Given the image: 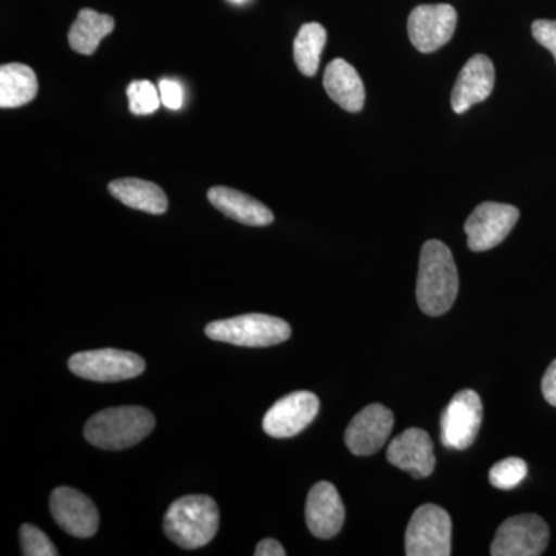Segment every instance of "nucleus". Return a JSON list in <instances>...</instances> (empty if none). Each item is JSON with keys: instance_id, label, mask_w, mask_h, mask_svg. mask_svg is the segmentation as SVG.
Here are the masks:
<instances>
[{"instance_id": "11", "label": "nucleus", "mask_w": 556, "mask_h": 556, "mask_svg": "<svg viewBox=\"0 0 556 556\" xmlns=\"http://www.w3.org/2000/svg\"><path fill=\"white\" fill-rule=\"evenodd\" d=\"M320 402L309 391H295L281 397L268 409L263 419V430L270 438L298 437L316 419Z\"/></svg>"}, {"instance_id": "21", "label": "nucleus", "mask_w": 556, "mask_h": 556, "mask_svg": "<svg viewBox=\"0 0 556 556\" xmlns=\"http://www.w3.org/2000/svg\"><path fill=\"white\" fill-rule=\"evenodd\" d=\"M113 30H115V21L109 14H101L90 9L80 10L68 31L70 47L76 53L91 56L100 47L101 40Z\"/></svg>"}, {"instance_id": "23", "label": "nucleus", "mask_w": 556, "mask_h": 556, "mask_svg": "<svg viewBox=\"0 0 556 556\" xmlns=\"http://www.w3.org/2000/svg\"><path fill=\"white\" fill-rule=\"evenodd\" d=\"M526 460L519 457H507V459L500 460L490 470L489 479L490 484L501 490H511L521 484L527 477Z\"/></svg>"}, {"instance_id": "30", "label": "nucleus", "mask_w": 556, "mask_h": 556, "mask_svg": "<svg viewBox=\"0 0 556 556\" xmlns=\"http://www.w3.org/2000/svg\"><path fill=\"white\" fill-rule=\"evenodd\" d=\"M232 2H244V0H232Z\"/></svg>"}, {"instance_id": "20", "label": "nucleus", "mask_w": 556, "mask_h": 556, "mask_svg": "<svg viewBox=\"0 0 556 556\" xmlns=\"http://www.w3.org/2000/svg\"><path fill=\"white\" fill-rule=\"evenodd\" d=\"M38 90L35 70L28 65L13 62L0 67V108H22L35 100Z\"/></svg>"}, {"instance_id": "17", "label": "nucleus", "mask_w": 556, "mask_h": 556, "mask_svg": "<svg viewBox=\"0 0 556 556\" xmlns=\"http://www.w3.org/2000/svg\"><path fill=\"white\" fill-rule=\"evenodd\" d=\"M207 199L222 214L236 219L241 225L262 228L274 222V214L269 207L239 190L215 186L208 189Z\"/></svg>"}, {"instance_id": "14", "label": "nucleus", "mask_w": 556, "mask_h": 556, "mask_svg": "<svg viewBox=\"0 0 556 556\" xmlns=\"http://www.w3.org/2000/svg\"><path fill=\"white\" fill-rule=\"evenodd\" d=\"M387 459L413 478L430 477L437 467L433 441L420 428H408L394 438L388 447Z\"/></svg>"}, {"instance_id": "10", "label": "nucleus", "mask_w": 556, "mask_h": 556, "mask_svg": "<svg viewBox=\"0 0 556 556\" xmlns=\"http://www.w3.org/2000/svg\"><path fill=\"white\" fill-rule=\"evenodd\" d=\"M457 13L448 3L419 5L409 13L408 36L420 53H434L455 35Z\"/></svg>"}, {"instance_id": "5", "label": "nucleus", "mask_w": 556, "mask_h": 556, "mask_svg": "<svg viewBox=\"0 0 556 556\" xmlns=\"http://www.w3.org/2000/svg\"><path fill=\"white\" fill-rule=\"evenodd\" d=\"M452 519L444 508L426 504L417 508L405 533L408 556L452 555Z\"/></svg>"}, {"instance_id": "26", "label": "nucleus", "mask_w": 556, "mask_h": 556, "mask_svg": "<svg viewBox=\"0 0 556 556\" xmlns=\"http://www.w3.org/2000/svg\"><path fill=\"white\" fill-rule=\"evenodd\" d=\"M532 35L540 46L554 54L556 61V21L540 20L533 22Z\"/></svg>"}, {"instance_id": "12", "label": "nucleus", "mask_w": 556, "mask_h": 556, "mask_svg": "<svg viewBox=\"0 0 556 556\" xmlns=\"http://www.w3.org/2000/svg\"><path fill=\"white\" fill-rule=\"evenodd\" d=\"M54 521L75 538H91L100 527V514L93 501L72 486H58L50 497Z\"/></svg>"}, {"instance_id": "7", "label": "nucleus", "mask_w": 556, "mask_h": 556, "mask_svg": "<svg viewBox=\"0 0 556 556\" xmlns=\"http://www.w3.org/2000/svg\"><path fill=\"white\" fill-rule=\"evenodd\" d=\"M548 526L538 515L508 518L497 529L490 554L493 556H540L547 548Z\"/></svg>"}, {"instance_id": "29", "label": "nucleus", "mask_w": 556, "mask_h": 556, "mask_svg": "<svg viewBox=\"0 0 556 556\" xmlns=\"http://www.w3.org/2000/svg\"><path fill=\"white\" fill-rule=\"evenodd\" d=\"M283 546L273 538H266V540L260 541L257 548H255V556H285Z\"/></svg>"}, {"instance_id": "28", "label": "nucleus", "mask_w": 556, "mask_h": 556, "mask_svg": "<svg viewBox=\"0 0 556 556\" xmlns=\"http://www.w3.org/2000/svg\"><path fill=\"white\" fill-rule=\"evenodd\" d=\"M541 388H543L544 399L556 407V361L552 362L551 367L547 368Z\"/></svg>"}, {"instance_id": "15", "label": "nucleus", "mask_w": 556, "mask_h": 556, "mask_svg": "<svg viewBox=\"0 0 556 556\" xmlns=\"http://www.w3.org/2000/svg\"><path fill=\"white\" fill-rule=\"evenodd\" d=\"M495 87V65L485 54L470 58L460 70L452 91V109L463 115L479 102H484Z\"/></svg>"}, {"instance_id": "13", "label": "nucleus", "mask_w": 556, "mask_h": 556, "mask_svg": "<svg viewBox=\"0 0 556 556\" xmlns=\"http://www.w3.org/2000/svg\"><path fill=\"white\" fill-rule=\"evenodd\" d=\"M394 416L382 404H371L351 420L345 431L346 447L356 456L375 455L393 431Z\"/></svg>"}, {"instance_id": "1", "label": "nucleus", "mask_w": 556, "mask_h": 556, "mask_svg": "<svg viewBox=\"0 0 556 556\" xmlns=\"http://www.w3.org/2000/svg\"><path fill=\"white\" fill-rule=\"evenodd\" d=\"M459 291V274L447 244L427 241L420 251L416 299L427 316H444L452 309Z\"/></svg>"}, {"instance_id": "16", "label": "nucleus", "mask_w": 556, "mask_h": 556, "mask_svg": "<svg viewBox=\"0 0 556 556\" xmlns=\"http://www.w3.org/2000/svg\"><path fill=\"white\" fill-rule=\"evenodd\" d=\"M305 517L311 533L320 540L334 538L342 530L345 522V507L338 489L331 482H317L309 490Z\"/></svg>"}, {"instance_id": "9", "label": "nucleus", "mask_w": 556, "mask_h": 556, "mask_svg": "<svg viewBox=\"0 0 556 556\" xmlns=\"http://www.w3.org/2000/svg\"><path fill=\"white\" fill-rule=\"evenodd\" d=\"M481 397L477 391L463 390L450 401L441 416V441L444 447L466 450L473 444L482 422Z\"/></svg>"}, {"instance_id": "18", "label": "nucleus", "mask_w": 556, "mask_h": 556, "mask_svg": "<svg viewBox=\"0 0 556 556\" xmlns=\"http://www.w3.org/2000/svg\"><path fill=\"white\" fill-rule=\"evenodd\" d=\"M324 87L328 97L343 110L361 112L365 104V87L357 70L345 60L329 62L324 75Z\"/></svg>"}, {"instance_id": "24", "label": "nucleus", "mask_w": 556, "mask_h": 556, "mask_svg": "<svg viewBox=\"0 0 556 556\" xmlns=\"http://www.w3.org/2000/svg\"><path fill=\"white\" fill-rule=\"evenodd\" d=\"M127 97H129V109L134 115H150L160 109V90L155 89L150 80H134L127 87Z\"/></svg>"}, {"instance_id": "6", "label": "nucleus", "mask_w": 556, "mask_h": 556, "mask_svg": "<svg viewBox=\"0 0 556 556\" xmlns=\"http://www.w3.org/2000/svg\"><path fill=\"white\" fill-rule=\"evenodd\" d=\"M68 368L80 379L93 382H119L138 378L146 369V362L130 351L105 350L83 351L70 357Z\"/></svg>"}, {"instance_id": "2", "label": "nucleus", "mask_w": 556, "mask_h": 556, "mask_svg": "<svg viewBox=\"0 0 556 556\" xmlns=\"http://www.w3.org/2000/svg\"><path fill=\"white\" fill-rule=\"evenodd\" d=\"M218 506L211 496L189 495L174 501L164 517V532L177 546L195 551L218 532Z\"/></svg>"}, {"instance_id": "19", "label": "nucleus", "mask_w": 556, "mask_h": 556, "mask_svg": "<svg viewBox=\"0 0 556 556\" xmlns=\"http://www.w3.org/2000/svg\"><path fill=\"white\" fill-rule=\"evenodd\" d=\"M109 192L127 207L161 215L169 207L166 193L155 182L139 178H119L110 182Z\"/></svg>"}, {"instance_id": "3", "label": "nucleus", "mask_w": 556, "mask_h": 556, "mask_svg": "<svg viewBox=\"0 0 556 556\" xmlns=\"http://www.w3.org/2000/svg\"><path fill=\"white\" fill-rule=\"evenodd\" d=\"M155 428V416L144 407L102 409L90 417L84 437L94 447L126 450L139 444Z\"/></svg>"}, {"instance_id": "22", "label": "nucleus", "mask_w": 556, "mask_h": 556, "mask_svg": "<svg viewBox=\"0 0 556 556\" xmlns=\"http://www.w3.org/2000/svg\"><path fill=\"white\" fill-rule=\"evenodd\" d=\"M327 43V30L316 22L303 25L294 40V61L302 75L313 78L320 65L321 51Z\"/></svg>"}, {"instance_id": "25", "label": "nucleus", "mask_w": 556, "mask_h": 556, "mask_svg": "<svg viewBox=\"0 0 556 556\" xmlns=\"http://www.w3.org/2000/svg\"><path fill=\"white\" fill-rule=\"evenodd\" d=\"M22 555L25 556H58L60 552L53 546L49 536L38 527L24 525L21 527Z\"/></svg>"}, {"instance_id": "4", "label": "nucleus", "mask_w": 556, "mask_h": 556, "mask_svg": "<svg viewBox=\"0 0 556 556\" xmlns=\"http://www.w3.org/2000/svg\"><path fill=\"white\" fill-rule=\"evenodd\" d=\"M292 329L288 321L266 314H244L212 321L206 327L208 339L230 345L247 348H266L287 342Z\"/></svg>"}, {"instance_id": "8", "label": "nucleus", "mask_w": 556, "mask_h": 556, "mask_svg": "<svg viewBox=\"0 0 556 556\" xmlns=\"http://www.w3.org/2000/svg\"><path fill=\"white\" fill-rule=\"evenodd\" d=\"M519 219V211L510 204L485 201L468 217L464 230L470 251L484 252L507 239Z\"/></svg>"}, {"instance_id": "27", "label": "nucleus", "mask_w": 556, "mask_h": 556, "mask_svg": "<svg viewBox=\"0 0 556 556\" xmlns=\"http://www.w3.org/2000/svg\"><path fill=\"white\" fill-rule=\"evenodd\" d=\"M160 97L163 105L170 110H179L182 108V89L177 80L163 79L160 80Z\"/></svg>"}]
</instances>
